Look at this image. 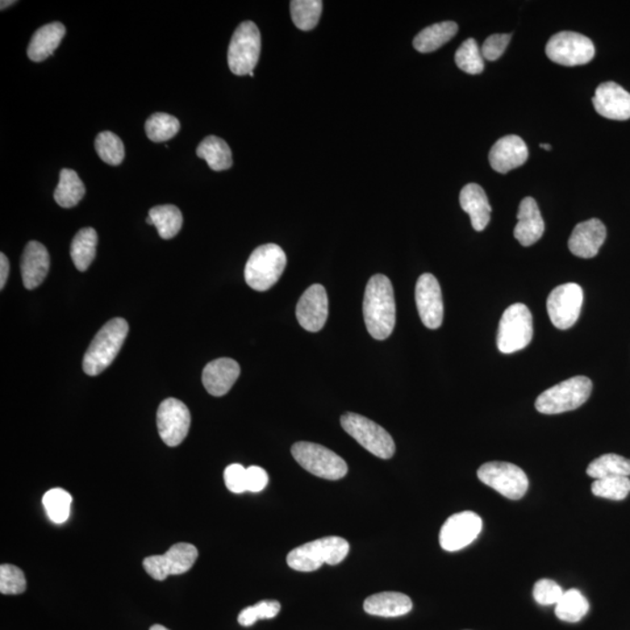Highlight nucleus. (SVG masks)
Returning a JSON list of instances; mask_svg holds the SVG:
<instances>
[{"label": "nucleus", "instance_id": "nucleus-50", "mask_svg": "<svg viewBox=\"0 0 630 630\" xmlns=\"http://www.w3.org/2000/svg\"><path fill=\"white\" fill-rule=\"evenodd\" d=\"M146 223H148V224H153L152 219L150 218V216H148V219H146Z\"/></svg>", "mask_w": 630, "mask_h": 630}, {"label": "nucleus", "instance_id": "nucleus-11", "mask_svg": "<svg viewBox=\"0 0 630 630\" xmlns=\"http://www.w3.org/2000/svg\"><path fill=\"white\" fill-rule=\"evenodd\" d=\"M546 56L554 64L574 67L592 61L595 48L590 37L575 32H559L546 45Z\"/></svg>", "mask_w": 630, "mask_h": 630}, {"label": "nucleus", "instance_id": "nucleus-17", "mask_svg": "<svg viewBox=\"0 0 630 630\" xmlns=\"http://www.w3.org/2000/svg\"><path fill=\"white\" fill-rule=\"evenodd\" d=\"M328 318L327 292L320 284H315L304 292L297 306V319L300 326L308 332L316 333L324 328Z\"/></svg>", "mask_w": 630, "mask_h": 630}, {"label": "nucleus", "instance_id": "nucleus-41", "mask_svg": "<svg viewBox=\"0 0 630 630\" xmlns=\"http://www.w3.org/2000/svg\"><path fill=\"white\" fill-rule=\"evenodd\" d=\"M26 578L19 567L10 564L0 566V592L2 594H22L26 591Z\"/></svg>", "mask_w": 630, "mask_h": 630}, {"label": "nucleus", "instance_id": "nucleus-39", "mask_svg": "<svg viewBox=\"0 0 630 630\" xmlns=\"http://www.w3.org/2000/svg\"><path fill=\"white\" fill-rule=\"evenodd\" d=\"M592 493L598 498L621 501L630 493V480L625 477L595 480L592 483Z\"/></svg>", "mask_w": 630, "mask_h": 630}, {"label": "nucleus", "instance_id": "nucleus-19", "mask_svg": "<svg viewBox=\"0 0 630 630\" xmlns=\"http://www.w3.org/2000/svg\"><path fill=\"white\" fill-rule=\"evenodd\" d=\"M527 144L521 137L511 135L501 138L490 152L491 169L501 174L521 167L528 160Z\"/></svg>", "mask_w": 630, "mask_h": 630}, {"label": "nucleus", "instance_id": "nucleus-24", "mask_svg": "<svg viewBox=\"0 0 630 630\" xmlns=\"http://www.w3.org/2000/svg\"><path fill=\"white\" fill-rule=\"evenodd\" d=\"M460 206L470 216L471 227L477 232L485 231L491 221V207L482 187L469 183L460 191Z\"/></svg>", "mask_w": 630, "mask_h": 630}, {"label": "nucleus", "instance_id": "nucleus-7", "mask_svg": "<svg viewBox=\"0 0 630 630\" xmlns=\"http://www.w3.org/2000/svg\"><path fill=\"white\" fill-rule=\"evenodd\" d=\"M532 315L524 304L509 306L500 320L498 348L501 353L512 354L528 347L532 340Z\"/></svg>", "mask_w": 630, "mask_h": 630}, {"label": "nucleus", "instance_id": "nucleus-21", "mask_svg": "<svg viewBox=\"0 0 630 630\" xmlns=\"http://www.w3.org/2000/svg\"><path fill=\"white\" fill-rule=\"evenodd\" d=\"M241 368L232 358H218L204 367L202 383L206 390L215 398H221L231 391L239 379Z\"/></svg>", "mask_w": 630, "mask_h": 630}, {"label": "nucleus", "instance_id": "nucleus-6", "mask_svg": "<svg viewBox=\"0 0 630 630\" xmlns=\"http://www.w3.org/2000/svg\"><path fill=\"white\" fill-rule=\"evenodd\" d=\"M291 452L294 460L315 477L336 481L347 474L348 466L344 459L325 446L300 441L292 446Z\"/></svg>", "mask_w": 630, "mask_h": 630}, {"label": "nucleus", "instance_id": "nucleus-14", "mask_svg": "<svg viewBox=\"0 0 630 630\" xmlns=\"http://www.w3.org/2000/svg\"><path fill=\"white\" fill-rule=\"evenodd\" d=\"M191 412L185 403L177 398H167L157 412V427L161 440L170 448L181 445L189 435Z\"/></svg>", "mask_w": 630, "mask_h": 630}, {"label": "nucleus", "instance_id": "nucleus-37", "mask_svg": "<svg viewBox=\"0 0 630 630\" xmlns=\"http://www.w3.org/2000/svg\"><path fill=\"white\" fill-rule=\"evenodd\" d=\"M95 149L99 158L108 165L119 166L124 160V144L115 133L110 131L98 133L95 139Z\"/></svg>", "mask_w": 630, "mask_h": 630}, {"label": "nucleus", "instance_id": "nucleus-8", "mask_svg": "<svg viewBox=\"0 0 630 630\" xmlns=\"http://www.w3.org/2000/svg\"><path fill=\"white\" fill-rule=\"evenodd\" d=\"M341 425L350 437L375 457L381 459L394 457L396 450L394 439L375 421L357 413L348 412L341 417Z\"/></svg>", "mask_w": 630, "mask_h": 630}, {"label": "nucleus", "instance_id": "nucleus-16", "mask_svg": "<svg viewBox=\"0 0 630 630\" xmlns=\"http://www.w3.org/2000/svg\"><path fill=\"white\" fill-rule=\"evenodd\" d=\"M416 303L425 326L437 329L444 320V302L439 282L431 274H421L416 284Z\"/></svg>", "mask_w": 630, "mask_h": 630}, {"label": "nucleus", "instance_id": "nucleus-13", "mask_svg": "<svg viewBox=\"0 0 630 630\" xmlns=\"http://www.w3.org/2000/svg\"><path fill=\"white\" fill-rule=\"evenodd\" d=\"M198 556V549L193 544L178 543L170 548L165 554L145 558L143 566L153 579L164 582L169 575L189 573Z\"/></svg>", "mask_w": 630, "mask_h": 630}, {"label": "nucleus", "instance_id": "nucleus-30", "mask_svg": "<svg viewBox=\"0 0 630 630\" xmlns=\"http://www.w3.org/2000/svg\"><path fill=\"white\" fill-rule=\"evenodd\" d=\"M86 194V187L73 170L64 169L60 172V181L54 191V200L62 208H73L80 203Z\"/></svg>", "mask_w": 630, "mask_h": 630}, {"label": "nucleus", "instance_id": "nucleus-3", "mask_svg": "<svg viewBox=\"0 0 630 630\" xmlns=\"http://www.w3.org/2000/svg\"><path fill=\"white\" fill-rule=\"evenodd\" d=\"M349 550V543L345 538H320L292 550L287 554V564L299 573H313L324 564H340L348 556Z\"/></svg>", "mask_w": 630, "mask_h": 630}, {"label": "nucleus", "instance_id": "nucleus-38", "mask_svg": "<svg viewBox=\"0 0 630 630\" xmlns=\"http://www.w3.org/2000/svg\"><path fill=\"white\" fill-rule=\"evenodd\" d=\"M456 64L467 74L478 75L483 72L485 62L477 41L470 37L461 44L456 53Z\"/></svg>", "mask_w": 630, "mask_h": 630}, {"label": "nucleus", "instance_id": "nucleus-18", "mask_svg": "<svg viewBox=\"0 0 630 630\" xmlns=\"http://www.w3.org/2000/svg\"><path fill=\"white\" fill-rule=\"evenodd\" d=\"M594 106L595 111L604 119H630V94L615 82H604L596 88Z\"/></svg>", "mask_w": 630, "mask_h": 630}, {"label": "nucleus", "instance_id": "nucleus-9", "mask_svg": "<svg viewBox=\"0 0 630 630\" xmlns=\"http://www.w3.org/2000/svg\"><path fill=\"white\" fill-rule=\"evenodd\" d=\"M262 37L253 22H243L233 33L228 48V66L232 73L243 77L253 72L260 60Z\"/></svg>", "mask_w": 630, "mask_h": 630}, {"label": "nucleus", "instance_id": "nucleus-4", "mask_svg": "<svg viewBox=\"0 0 630 630\" xmlns=\"http://www.w3.org/2000/svg\"><path fill=\"white\" fill-rule=\"evenodd\" d=\"M286 264V254L279 245H261L253 250L245 265V282L253 290H269L282 277Z\"/></svg>", "mask_w": 630, "mask_h": 630}, {"label": "nucleus", "instance_id": "nucleus-42", "mask_svg": "<svg viewBox=\"0 0 630 630\" xmlns=\"http://www.w3.org/2000/svg\"><path fill=\"white\" fill-rule=\"evenodd\" d=\"M532 594L538 604L551 606L559 603L564 592L553 580L541 579L533 586Z\"/></svg>", "mask_w": 630, "mask_h": 630}, {"label": "nucleus", "instance_id": "nucleus-20", "mask_svg": "<svg viewBox=\"0 0 630 630\" xmlns=\"http://www.w3.org/2000/svg\"><path fill=\"white\" fill-rule=\"evenodd\" d=\"M607 231L602 221L591 219L575 225L569 240L570 252L580 258H594L606 240Z\"/></svg>", "mask_w": 630, "mask_h": 630}, {"label": "nucleus", "instance_id": "nucleus-28", "mask_svg": "<svg viewBox=\"0 0 630 630\" xmlns=\"http://www.w3.org/2000/svg\"><path fill=\"white\" fill-rule=\"evenodd\" d=\"M199 158L206 160L215 172L231 169L232 166V150L222 138L208 136L196 149Z\"/></svg>", "mask_w": 630, "mask_h": 630}, {"label": "nucleus", "instance_id": "nucleus-5", "mask_svg": "<svg viewBox=\"0 0 630 630\" xmlns=\"http://www.w3.org/2000/svg\"><path fill=\"white\" fill-rule=\"evenodd\" d=\"M594 384L586 377H575L557 384L538 396L536 410L544 415L573 411L590 398Z\"/></svg>", "mask_w": 630, "mask_h": 630}, {"label": "nucleus", "instance_id": "nucleus-40", "mask_svg": "<svg viewBox=\"0 0 630 630\" xmlns=\"http://www.w3.org/2000/svg\"><path fill=\"white\" fill-rule=\"evenodd\" d=\"M281 612V604L275 600H263V602L244 608L240 613L239 623L243 627H250L260 620L274 619Z\"/></svg>", "mask_w": 630, "mask_h": 630}, {"label": "nucleus", "instance_id": "nucleus-26", "mask_svg": "<svg viewBox=\"0 0 630 630\" xmlns=\"http://www.w3.org/2000/svg\"><path fill=\"white\" fill-rule=\"evenodd\" d=\"M66 36V27L61 23H52L40 27L33 35L28 45L27 56L35 62H43L53 56Z\"/></svg>", "mask_w": 630, "mask_h": 630}, {"label": "nucleus", "instance_id": "nucleus-25", "mask_svg": "<svg viewBox=\"0 0 630 630\" xmlns=\"http://www.w3.org/2000/svg\"><path fill=\"white\" fill-rule=\"evenodd\" d=\"M363 608L370 615L398 617L411 612L412 602L408 595L398 592H382L367 598Z\"/></svg>", "mask_w": 630, "mask_h": 630}, {"label": "nucleus", "instance_id": "nucleus-44", "mask_svg": "<svg viewBox=\"0 0 630 630\" xmlns=\"http://www.w3.org/2000/svg\"><path fill=\"white\" fill-rule=\"evenodd\" d=\"M511 35H494L487 37L482 45V57L488 61H496L502 57L511 43Z\"/></svg>", "mask_w": 630, "mask_h": 630}, {"label": "nucleus", "instance_id": "nucleus-12", "mask_svg": "<svg viewBox=\"0 0 630 630\" xmlns=\"http://www.w3.org/2000/svg\"><path fill=\"white\" fill-rule=\"evenodd\" d=\"M584 303V291L575 283L559 285L551 292L546 307L553 326L565 331L577 323Z\"/></svg>", "mask_w": 630, "mask_h": 630}, {"label": "nucleus", "instance_id": "nucleus-43", "mask_svg": "<svg viewBox=\"0 0 630 630\" xmlns=\"http://www.w3.org/2000/svg\"><path fill=\"white\" fill-rule=\"evenodd\" d=\"M224 482L232 493L242 494L248 491L247 469L240 464L228 466L224 470Z\"/></svg>", "mask_w": 630, "mask_h": 630}, {"label": "nucleus", "instance_id": "nucleus-29", "mask_svg": "<svg viewBox=\"0 0 630 630\" xmlns=\"http://www.w3.org/2000/svg\"><path fill=\"white\" fill-rule=\"evenodd\" d=\"M98 236L93 228H83L70 245V257L78 271H87L95 260Z\"/></svg>", "mask_w": 630, "mask_h": 630}, {"label": "nucleus", "instance_id": "nucleus-1", "mask_svg": "<svg viewBox=\"0 0 630 630\" xmlns=\"http://www.w3.org/2000/svg\"><path fill=\"white\" fill-rule=\"evenodd\" d=\"M366 326L374 339H387L394 332L396 303L394 287L384 274H375L367 284L363 300Z\"/></svg>", "mask_w": 630, "mask_h": 630}, {"label": "nucleus", "instance_id": "nucleus-2", "mask_svg": "<svg viewBox=\"0 0 630 630\" xmlns=\"http://www.w3.org/2000/svg\"><path fill=\"white\" fill-rule=\"evenodd\" d=\"M129 333V324L122 318L108 321L91 341L85 357L83 370L89 377H98L114 362L122 349Z\"/></svg>", "mask_w": 630, "mask_h": 630}, {"label": "nucleus", "instance_id": "nucleus-27", "mask_svg": "<svg viewBox=\"0 0 630 630\" xmlns=\"http://www.w3.org/2000/svg\"><path fill=\"white\" fill-rule=\"evenodd\" d=\"M458 25L454 22H442L433 24L424 28L413 39V47L420 53H431L439 49L441 46L448 44L456 36Z\"/></svg>", "mask_w": 630, "mask_h": 630}, {"label": "nucleus", "instance_id": "nucleus-32", "mask_svg": "<svg viewBox=\"0 0 630 630\" xmlns=\"http://www.w3.org/2000/svg\"><path fill=\"white\" fill-rule=\"evenodd\" d=\"M588 477L595 480L625 477L630 475V460L617 454H604L587 467Z\"/></svg>", "mask_w": 630, "mask_h": 630}, {"label": "nucleus", "instance_id": "nucleus-47", "mask_svg": "<svg viewBox=\"0 0 630 630\" xmlns=\"http://www.w3.org/2000/svg\"><path fill=\"white\" fill-rule=\"evenodd\" d=\"M0 4H2V6H0V7H2V10H4V8L14 5V4H15V2H14V0H12V2H4V0H3V2Z\"/></svg>", "mask_w": 630, "mask_h": 630}, {"label": "nucleus", "instance_id": "nucleus-46", "mask_svg": "<svg viewBox=\"0 0 630 630\" xmlns=\"http://www.w3.org/2000/svg\"><path fill=\"white\" fill-rule=\"evenodd\" d=\"M8 274H10V263L4 253H0V289L4 290L6 285Z\"/></svg>", "mask_w": 630, "mask_h": 630}, {"label": "nucleus", "instance_id": "nucleus-49", "mask_svg": "<svg viewBox=\"0 0 630 630\" xmlns=\"http://www.w3.org/2000/svg\"><path fill=\"white\" fill-rule=\"evenodd\" d=\"M540 146L542 149L545 150V151H551V150H553L550 144H541Z\"/></svg>", "mask_w": 630, "mask_h": 630}, {"label": "nucleus", "instance_id": "nucleus-10", "mask_svg": "<svg viewBox=\"0 0 630 630\" xmlns=\"http://www.w3.org/2000/svg\"><path fill=\"white\" fill-rule=\"evenodd\" d=\"M478 478L509 500L523 498L529 488V479L524 470L509 462H487L480 467Z\"/></svg>", "mask_w": 630, "mask_h": 630}, {"label": "nucleus", "instance_id": "nucleus-45", "mask_svg": "<svg viewBox=\"0 0 630 630\" xmlns=\"http://www.w3.org/2000/svg\"><path fill=\"white\" fill-rule=\"evenodd\" d=\"M269 483V475L262 467L252 466L247 469L248 491L260 493Z\"/></svg>", "mask_w": 630, "mask_h": 630}, {"label": "nucleus", "instance_id": "nucleus-33", "mask_svg": "<svg viewBox=\"0 0 630 630\" xmlns=\"http://www.w3.org/2000/svg\"><path fill=\"white\" fill-rule=\"evenodd\" d=\"M588 611H590V604L582 592L574 590V588L564 592L562 599L556 604V615L559 620L564 621V623H579Z\"/></svg>", "mask_w": 630, "mask_h": 630}, {"label": "nucleus", "instance_id": "nucleus-22", "mask_svg": "<svg viewBox=\"0 0 630 630\" xmlns=\"http://www.w3.org/2000/svg\"><path fill=\"white\" fill-rule=\"evenodd\" d=\"M517 220L519 222L516 224L514 236L523 247H530L542 239L545 224L535 199L522 200Z\"/></svg>", "mask_w": 630, "mask_h": 630}, {"label": "nucleus", "instance_id": "nucleus-23", "mask_svg": "<svg viewBox=\"0 0 630 630\" xmlns=\"http://www.w3.org/2000/svg\"><path fill=\"white\" fill-rule=\"evenodd\" d=\"M51 258L45 245L36 241L28 242L22 258V277L27 290L36 289L47 277Z\"/></svg>", "mask_w": 630, "mask_h": 630}, {"label": "nucleus", "instance_id": "nucleus-34", "mask_svg": "<svg viewBox=\"0 0 630 630\" xmlns=\"http://www.w3.org/2000/svg\"><path fill=\"white\" fill-rule=\"evenodd\" d=\"M181 124L174 116L164 114V112H157L145 123V131L149 139L154 143H164V141L172 139L181 131Z\"/></svg>", "mask_w": 630, "mask_h": 630}, {"label": "nucleus", "instance_id": "nucleus-15", "mask_svg": "<svg viewBox=\"0 0 630 630\" xmlns=\"http://www.w3.org/2000/svg\"><path fill=\"white\" fill-rule=\"evenodd\" d=\"M482 530V520L473 511H462L450 516L440 530L442 549L454 553L466 548L477 540Z\"/></svg>", "mask_w": 630, "mask_h": 630}, {"label": "nucleus", "instance_id": "nucleus-48", "mask_svg": "<svg viewBox=\"0 0 630 630\" xmlns=\"http://www.w3.org/2000/svg\"><path fill=\"white\" fill-rule=\"evenodd\" d=\"M150 630H170V629H167L166 627H164V625H152L151 628H150Z\"/></svg>", "mask_w": 630, "mask_h": 630}, {"label": "nucleus", "instance_id": "nucleus-36", "mask_svg": "<svg viewBox=\"0 0 630 630\" xmlns=\"http://www.w3.org/2000/svg\"><path fill=\"white\" fill-rule=\"evenodd\" d=\"M72 502V495L61 488L48 491L43 498V504L49 520L57 524L65 523L69 519Z\"/></svg>", "mask_w": 630, "mask_h": 630}, {"label": "nucleus", "instance_id": "nucleus-31", "mask_svg": "<svg viewBox=\"0 0 630 630\" xmlns=\"http://www.w3.org/2000/svg\"><path fill=\"white\" fill-rule=\"evenodd\" d=\"M153 225H156L158 233L162 240H170L181 231L183 219L181 210L173 204L153 207L149 212Z\"/></svg>", "mask_w": 630, "mask_h": 630}, {"label": "nucleus", "instance_id": "nucleus-35", "mask_svg": "<svg viewBox=\"0 0 630 630\" xmlns=\"http://www.w3.org/2000/svg\"><path fill=\"white\" fill-rule=\"evenodd\" d=\"M324 4L321 0H294L291 2V16L295 27L311 31L318 25Z\"/></svg>", "mask_w": 630, "mask_h": 630}]
</instances>
